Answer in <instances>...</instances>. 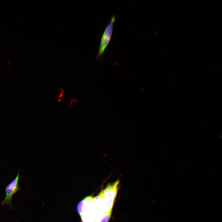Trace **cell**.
Here are the masks:
<instances>
[{"instance_id":"6da1fadb","label":"cell","mask_w":222,"mask_h":222,"mask_svg":"<svg viewBox=\"0 0 222 222\" xmlns=\"http://www.w3.org/2000/svg\"><path fill=\"white\" fill-rule=\"evenodd\" d=\"M120 183V180H118L114 183L108 184L99 194L103 200L106 212L112 211Z\"/></svg>"},{"instance_id":"7a4b0ae2","label":"cell","mask_w":222,"mask_h":222,"mask_svg":"<svg viewBox=\"0 0 222 222\" xmlns=\"http://www.w3.org/2000/svg\"><path fill=\"white\" fill-rule=\"evenodd\" d=\"M20 171V168L15 178L6 187V195L2 202L1 206L8 205L10 208H13L11 202L13 196L16 193L21 189L18 183Z\"/></svg>"},{"instance_id":"3957f363","label":"cell","mask_w":222,"mask_h":222,"mask_svg":"<svg viewBox=\"0 0 222 222\" xmlns=\"http://www.w3.org/2000/svg\"><path fill=\"white\" fill-rule=\"evenodd\" d=\"M115 19V15L112 17L110 22L103 32L101 39L97 59H99L103 56L104 51L110 42L112 34L113 24Z\"/></svg>"},{"instance_id":"277c9868","label":"cell","mask_w":222,"mask_h":222,"mask_svg":"<svg viewBox=\"0 0 222 222\" xmlns=\"http://www.w3.org/2000/svg\"><path fill=\"white\" fill-rule=\"evenodd\" d=\"M112 211L104 212L98 219L96 222H108L110 218Z\"/></svg>"}]
</instances>
